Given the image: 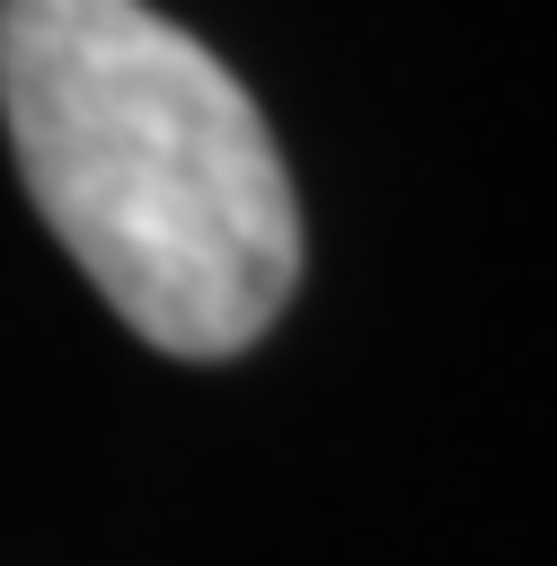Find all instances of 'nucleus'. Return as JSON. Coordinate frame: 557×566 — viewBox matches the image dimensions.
<instances>
[{"label": "nucleus", "mask_w": 557, "mask_h": 566, "mask_svg": "<svg viewBox=\"0 0 557 566\" xmlns=\"http://www.w3.org/2000/svg\"><path fill=\"white\" fill-rule=\"evenodd\" d=\"M18 177L80 274L159 354L221 363L274 327L301 212L256 97L150 0H0Z\"/></svg>", "instance_id": "1"}]
</instances>
